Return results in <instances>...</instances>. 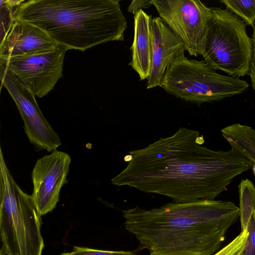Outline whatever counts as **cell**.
I'll return each mask as SVG.
<instances>
[{
    "label": "cell",
    "instance_id": "52a82bcc",
    "mask_svg": "<svg viewBox=\"0 0 255 255\" xmlns=\"http://www.w3.org/2000/svg\"><path fill=\"white\" fill-rule=\"evenodd\" d=\"M159 17L183 42L192 56L201 55V47L211 7L198 0H150Z\"/></svg>",
    "mask_w": 255,
    "mask_h": 255
},
{
    "label": "cell",
    "instance_id": "d6986e66",
    "mask_svg": "<svg viewBox=\"0 0 255 255\" xmlns=\"http://www.w3.org/2000/svg\"><path fill=\"white\" fill-rule=\"evenodd\" d=\"M247 235L246 230L241 231L232 241L213 255H241Z\"/></svg>",
    "mask_w": 255,
    "mask_h": 255
},
{
    "label": "cell",
    "instance_id": "2e32d148",
    "mask_svg": "<svg viewBox=\"0 0 255 255\" xmlns=\"http://www.w3.org/2000/svg\"><path fill=\"white\" fill-rule=\"evenodd\" d=\"M226 8L253 28L255 25V0H222Z\"/></svg>",
    "mask_w": 255,
    "mask_h": 255
},
{
    "label": "cell",
    "instance_id": "9a60e30c",
    "mask_svg": "<svg viewBox=\"0 0 255 255\" xmlns=\"http://www.w3.org/2000/svg\"><path fill=\"white\" fill-rule=\"evenodd\" d=\"M240 219L242 231L246 230L255 211V186L249 179H242L238 185Z\"/></svg>",
    "mask_w": 255,
    "mask_h": 255
},
{
    "label": "cell",
    "instance_id": "603a6c76",
    "mask_svg": "<svg viewBox=\"0 0 255 255\" xmlns=\"http://www.w3.org/2000/svg\"><path fill=\"white\" fill-rule=\"evenodd\" d=\"M251 169H253V173L255 176V163L252 166Z\"/></svg>",
    "mask_w": 255,
    "mask_h": 255
},
{
    "label": "cell",
    "instance_id": "277c9868",
    "mask_svg": "<svg viewBox=\"0 0 255 255\" xmlns=\"http://www.w3.org/2000/svg\"><path fill=\"white\" fill-rule=\"evenodd\" d=\"M1 250L6 255H42L40 217L31 195L17 184L0 148Z\"/></svg>",
    "mask_w": 255,
    "mask_h": 255
},
{
    "label": "cell",
    "instance_id": "9c48e42d",
    "mask_svg": "<svg viewBox=\"0 0 255 255\" xmlns=\"http://www.w3.org/2000/svg\"><path fill=\"white\" fill-rule=\"evenodd\" d=\"M1 85L13 98L24 123L25 133L36 150L52 152L61 144L59 135L46 120L34 94L0 64Z\"/></svg>",
    "mask_w": 255,
    "mask_h": 255
},
{
    "label": "cell",
    "instance_id": "e0dca14e",
    "mask_svg": "<svg viewBox=\"0 0 255 255\" xmlns=\"http://www.w3.org/2000/svg\"><path fill=\"white\" fill-rule=\"evenodd\" d=\"M22 1L9 0L0 1L1 40L9 30L15 18L17 7Z\"/></svg>",
    "mask_w": 255,
    "mask_h": 255
},
{
    "label": "cell",
    "instance_id": "7c38bea8",
    "mask_svg": "<svg viewBox=\"0 0 255 255\" xmlns=\"http://www.w3.org/2000/svg\"><path fill=\"white\" fill-rule=\"evenodd\" d=\"M58 45L42 30L15 18L0 41V58L44 52Z\"/></svg>",
    "mask_w": 255,
    "mask_h": 255
},
{
    "label": "cell",
    "instance_id": "7a4b0ae2",
    "mask_svg": "<svg viewBox=\"0 0 255 255\" xmlns=\"http://www.w3.org/2000/svg\"><path fill=\"white\" fill-rule=\"evenodd\" d=\"M126 229L149 255H213L240 217L233 202H170L149 210L123 211Z\"/></svg>",
    "mask_w": 255,
    "mask_h": 255
},
{
    "label": "cell",
    "instance_id": "4fadbf2b",
    "mask_svg": "<svg viewBox=\"0 0 255 255\" xmlns=\"http://www.w3.org/2000/svg\"><path fill=\"white\" fill-rule=\"evenodd\" d=\"M151 15L142 9L134 15V37L130 49L128 65L138 74L140 80L148 79L151 68Z\"/></svg>",
    "mask_w": 255,
    "mask_h": 255
},
{
    "label": "cell",
    "instance_id": "44dd1931",
    "mask_svg": "<svg viewBox=\"0 0 255 255\" xmlns=\"http://www.w3.org/2000/svg\"><path fill=\"white\" fill-rule=\"evenodd\" d=\"M151 5L150 0H132L128 8V10L134 15L142 8H147Z\"/></svg>",
    "mask_w": 255,
    "mask_h": 255
},
{
    "label": "cell",
    "instance_id": "ffe728a7",
    "mask_svg": "<svg viewBox=\"0 0 255 255\" xmlns=\"http://www.w3.org/2000/svg\"><path fill=\"white\" fill-rule=\"evenodd\" d=\"M246 230V237L241 255H255V211L252 214Z\"/></svg>",
    "mask_w": 255,
    "mask_h": 255
},
{
    "label": "cell",
    "instance_id": "7402d4cb",
    "mask_svg": "<svg viewBox=\"0 0 255 255\" xmlns=\"http://www.w3.org/2000/svg\"><path fill=\"white\" fill-rule=\"evenodd\" d=\"M252 38L253 41V56L249 75L250 76L252 87L255 91V25L253 27Z\"/></svg>",
    "mask_w": 255,
    "mask_h": 255
},
{
    "label": "cell",
    "instance_id": "8992f818",
    "mask_svg": "<svg viewBox=\"0 0 255 255\" xmlns=\"http://www.w3.org/2000/svg\"><path fill=\"white\" fill-rule=\"evenodd\" d=\"M160 87L175 97L200 105L242 94L249 84L239 77L220 74L204 60L189 59L183 53L167 68Z\"/></svg>",
    "mask_w": 255,
    "mask_h": 255
},
{
    "label": "cell",
    "instance_id": "8fae6325",
    "mask_svg": "<svg viewBox=\"0 0 255 255\" xmlns=\"http://www.w3.org/2000/svg\"><path fill=\"white\" fill-rule=\"evenodd\" d=\"M151 68L146 89L160 87L167 68L186 51L182 41L159 16L151 18Z\"/></svg>",
    "mask_w": 255,
    "mask_h": 255
},
{
    "label": "cell",
    "instance_id": "5b68a950",
    "mask_svg": "<svg viewBox=\"0 0 255 255\" xmlns=\"http://www.w3.org/2000/svg\"><path fill=\"white\" fill-rule=\"evenodd\" d=\"M211 9L212 16L201 47L204 61L230 76L250 75L253 41L247 34L246 23L227 8Z\"/></svg>",
    "mask_w": 255,
    "mask_h": 255
},
{
    "label": "cell",
    "instance_id": "ac0fdd59",
    "mask_svg": "<svg viewBox=\"0 0 255 255\" xmlns=\"http://www.w3.org/2000/svg\"><path fill=\"white\" fill-rule=\"evenodd\" d=\"M61 255H137L133 251H112L99 250L86 247H74L71 252L64 253Z\"/></svg>",
    "mask_w": 255,
    "mask_h": 255
},
{
    "label": "cell",
    "instance_id": "6da1fadb",
    "mask_svg": "<svg viewBox=\"0 0 255 255\" xmlns=\"http://www.w3.org/2000/svg\"><path fill=\"white\" fill-rule=\"evenodd\" d=\"M204 143L199 131L181 127L170 136L129 151L131 160L111 182L176 203L215 200L251 165L233 148L215 150Z\"/></svg>",
    "mask_w": 255,
    "mask_h": 255
},
{
    "label": "cell",
    "instance_id": "cb8c5ba5",
    "mask_svg": "<svg viewBox=\"0 0 255 255\" xmlns=\"http://www.w3.org/2000/svg\"><path fill=\"white\" fill-rule=\"evenodd\" d=\"M0 255H6L4 253H3L2 252H0Z\"/></svg>",
    "mask_w": 255,
    "mask_h": 255
},
{
    "label": "cell",
    "instance_id": "5bb4252c",
    "mask_svg": "<svg viewBox=\"0 0 255 255\" xmlns=\"http://www.w3.org/2000/svg\"><path fill=\"white\" fill-rule=\"evenodd\" d=\"M223 137L233 148L246 158L252 166L255 163V129L235 123L222 128Z\"/></svg>",
    "mask_w": 255,
    "mask_h": 255
},
{
    "label": "cell",
    "instance_id": "ba28073f",
    "mask_svg": "<svg viewBox=\"0 0 255 255\" xmlns=\"http://www.w3.org/2000/svg\"><path fill=\"white\" fill-rule=\"evenodd\" d=\"M68 49L58 45L51 50L32 54L0 58L9 70L35 96L42 98L62 77L64 58Z\"/></svg>",
    "mask_w": 255,
    "mask_h": 255
},
{
    "label": "cell",
    "instance_id": "3957f363",
    "mask_svg": "<svg viewBox=\"0 0 255 255\" xmlns=\"http://www.w3.org/2000/svg\"><path fill=\"white\" fill-rule=\"evenodd\" d=\"M15 18L44 31L58 45L81 51L123 41L127 21L116 0H22Z\"/></svg>",
    "mask_w": 255,
    "mask_h": 255
},
{
    "label": "cell",
    "instance_id": "30bf717a",
    "mask_svg": "<svg viewBox=\"0 0 255 255\" xmlns=\"http://www.w3.org/2000/svg\"><path fill=\"white\" fill-rule=\"evenodd\" d=\"M71 162L69 154L56 149L36 162L31 173V197L40 216L52 211L59 201L61 189L68 182Z\"/></svg>",
    "mask_w": 255,
    "mask_h": 255
}]
</instances>
